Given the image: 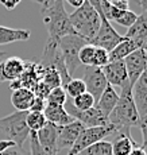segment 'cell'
Instances as JSON below:
<instances>
[{
    "label": "cell",
    "mask_w": 147,
    "mask_h": 155,
    "mask_svg": "<svg viewBox=\"0 0 147 155\" xmlns=\"http://www.w3.org/2000/svg\"><path fill=\"white\" fill-rule=\"evenodd\" d=\"M120 89L122 92L119 94V101L113 108V111L109 113L108 120L115 127L116 132L130 134V130L132 127H139L140 116L132 100L131 86L124 85Z\"/></svg>",
    "instance_id": "cell-1"
},
{
    "label": "cell",
    "mask_w": 147,
    "mask_h": 155,
    "mask_svg": "<svg viewBox=\"0 0 147 155\" xmlns=\"http://www.w3.org/2000/svg\"><path fill=\"white\" fill-rule=\"evenodd\" d=\"M42 16L49 31V39L53 42L57 43L66 35L76 34L70 25L69 14L65 10L64 0H55L50 7L42 8Z\"/></svg>",
    "instance_id": "cell-2"
},
{
    "label": "cell",
    "mask_w": 147,
    "mask_h": 155,
    "mask_svg": "<svg viewBox=\"0 0 147 155\" xmlns=\"http://www.w3.org/2000/svg\"><path fill=\"white\" fill-rule=\"evenodd\" d=\"M69 19H70V25L74 32L79 37L85 39L88 43L93 41L100 27V15L88 0H85L81 7L76 8L69 15Z\"/></svg>",
    "instance_id": "cell-3"
},
{
    "label": "cell",
    "mask_w": 147,
    "mask_h": 155,
    "mask_svg": "<svg viewBox=\"0 0 147 155\" xmlns=\"http://www.w3.org/2000/svg\"><path fill=\"white\" fill-rule=\"evenodd\" d=\"M88 43L85 39H82L77 34L66 35V37L61 38L57 42L58 50L61 53V57L64 59V64L68 69V73L72 78H81L82 71L85 66L80 64L79 61V51L82 46Z\"/></svg>",
    "instance_id": "cell-4"
},
{
    "label": "cell",
    "mask_w": 147,
    "mask_h": 155,
    "mask_svg": "<svg viewBox=\"0 0 147 155\" xmlns=\"http://www.w3.org/2000/svg\"><path fill=\"white\" fill-rule=\"evenodd\" d=\"M27 113L28 112L16 111L0 119V128L4 131L8 139L15 143L16 147H22L23 143L28 139L30 132H31L26 124Z\"/></svg>",
    "instance_id": "cell-5"
},
{
    "label": "cell",
    "mask_w": 147,
    "mask_h": 155,
    "mask_svg": "<svg viewBox=\"0 0 147 155\" xmlns=\"http://www.w3.org/2000/svg\"><path fill=\"white\" fill-rule=\"evenodd\" d=\"M116 134L115 127L112 124L105 127H89V128H84V131L80 134L79 139L76 140V143L73 144V147L69 150L68 155H80L81 151H84L85 148L91 147L92 144L97 142H101L107 138L108 135Z\"/></svg>",
    "instance_id": "cell-6"
},
{
    "label": "cell",
    "mask_w": 147,
    "mask_h": 155,
    "mask_svg": "<svg viewBox=\"0 0 147 155\" xmlns=\"http://www.w3.org/2000/svg\"><path fill=\"white\" fill-rule=\"evenodd\" d=\"M64 108L66 113L69 116L74 119V120L80 121L85 128H89V127H105V126H109V120H108L107 116H104L100 111L95 108H91L88 111H77L76 108L73 107L72 104V99H66L64 104Z\"/></svg>",
    "instance_id": "cell-7"
},
{
    "label": "cell",
    "mask_w": 147,
    "mask_h": 155,
    "mask_svg": "<svg viewBox=\"0 0 147 155\" xmlns=\"http://www.w3.org/2000/svg\"><path fill=\"white\" fill-rule=\"evenodd\" d=\"M122 39L123 37L112 27L109 20H107L103 15H100V27H99V31L96 34V37L93 38V41L89 45L96 47H101V49L107 50L109 53Z\"/></svg>",
    "instance_id": "cell-8"
},
{
    "label": "cell",
    "mask_w": 147,
    "mask_h": 155,
    "mask_svg": "<svg viewBox=\"0 0 147 155\" xmlns=\"http://www.w3.org/2000/svg\"><path fill=\"white\" fill-rule=\"evenodd\" d=\"M81 80L85 84L86 92L93 97L95 101L100 99L101 93H103L104 89L108 85L105 77L103 74V70L100 68H95V66H85V69L82 71V76H81Z\"/></svg>",
    "instance_id": "cell-9"
},
{
    "label": "cell",
    "mask_w": 147,
    "mask_h": 155,
    "mask_svg": "<svg viewBox=\"0 0 147 155\" xmlns=\"http://www.w3.org/2000/svg\"><path fill=\"white\" fill-rule=\"evenodd\" d=\"M123 61H124V66L127 70L128 84L132 89V85L136 82V80L142 76L143 71L147 70V53H145L142 49H136Z\"/></svg>",
    "instance_id": "cell-10"
},
{
    "label": "cell",
    "mask_w": 147,
    "mask_h": 155,
    "mask_svg": "<svg viewBox=\"0 0 147 155\" xmlns=\"http://www.w3.org/2000/svg\"><path fill=\"white\" fill-rule=\"evenodd\" d=\"M101 70H103V74L105 77L108 85L113 86V88L115 86L123 88L124 85H130L124 61H111L105 66L101 68Z\"/></svg>",
    "instance_id": "cell-11"
},
{
    "label": "cell",
    "mask_w": 147,
    "mask_h": 155,
    "mask_svg": "<svg viewBox=\"0 0 147 155\" xmlns=\"http://www.w3.org/2000/svg\"><path fill=\"white\" fill-rule=\"evenodd\" d=\"M84 127L80 121L74 120L73 123L68 124L65 127H61L58 134V139H57V150H64L68 148L70 150L73 147V144L76 143V140L79 139L80 134L84 131Z\"/></svg>",
    "instance_id": "cell-12"
},
{
    "label": "cell",
    "mask_w": 147,
    "mask_h": 155,
    "mask_svg": "<svg viewBox=\"0 0 147 155\" xmlns=\"http://www.w3.org/2000/svg\"><path fill=\"white\" fill-rule=\"evenodd\" d=\"M131 94L140 119L145 117L147 115V70L143 71L142 76L132 85Z\"/></svg>",
    "instance_id": "cell-13"
},
{
    "label": "cell",
    "mask_w": 147,
    "mask_h": 155,
    "mask_svg": "<svg viewBox=\"0 0 147 155\" xmlns=\"http://www.w3.org/2000/svg\"><path fill=\"white\" fill-rule=\"evenodd\" d=\"M59 130H61V127L47 121L45 124V127L37 132V139L39 142V144L53 155H57V153H58V150H57V139H58Z\"/></svg>",
    "instance_id": "cell-14"
},
{
    "label": "cell",
    "mask_w": 147,
    "mask_h": 155,
    "mask_svg": "<svg viewBox=\"0 0 147 155\" xmlns=\"http://www.w3.org/2000/svg\"><path fill=\"white\" fill-rule=\"evenodd\" d=\"M118 101H119V93L116 92V89L111 85H107V88L104 89V92L101 93L100 99L95 103V108L108 117L109 113L112 112L113 108L116 107Z\"/></svg>",
    "instance_id": "cell-15"
},
{
    "label": "cell",
    "mask_w": 147,
    "mask_h": 155,
    "mask_svg": "<svg viewBox=\"0 0 147 155\" xmlns=\"http://www.w3.org/2000/svg\"><path fill=\"white\" fill-rule=\"evenodd\" d=\"M43 115L46 117V121L55 124L58 127H65L74 121V119L66 113L64 107L53 105V104H46L43 109Z\"/></svg>",
    "instance_id": "cell-16"
},
{
    "label": "cell",
    "mask_w": 147,
    "mask_h": 155,
    "mask_svg": "<svg viewBox=\"0 0 147 155\" xmlns=\"http://www.w3.org/2000/svg\"><path fill=\"white\" fill-rule=\"evenodd\" d=\"M34 100V92L27 88H19L16 91H12V94H11V103L15 107V109L20 112H28L31 109Z\"/></svg>",
    "instance_id": "cell-17"
},
{
    "label": "cell",
    "mask_w": 147,
    "mask_h": 155,
    "mask_svg": "<svg viewBox=\"0 0 147 155\" xmlns=\"http://www.w3.org/2000/svg\"><path fill=\"white\" fill-rule=\"evenodd\" d=\"M146 37H147V10L142 11V14L138 15L134 25L130 28H127V32L124 35V38L132 39L138 45Z\"/></svg>",
    "instance_id": "cell-18"
},
{
    "label": "cell",
    "mask_w": 147,
    "mask_h": 155,
    "mask_svg": "<svg viewBox=\"0 0 147 155\" xmlns=\"http://www.w3.org/2000/svg\"><path fill=\"white\" fill-rule=\"evenodd\" d=\"M112 144V155H130V153L135 147H138L136 142L132 139L130 134L116 132V136Z\"/></svg>",
    "instance_id": "cell-19"
},
{
    "label": "cell",
    "mask_w": 147,
    "mask_h": 155,
    "mask_svg": "<svg viewBox=\"0 0 147 155\" xmlns=\"http://www.w3.org/2000/svg\"><path fill=\"white\" fill-rule=\"evenodd\" d=\"M3 64V73L7 81H14V80L20 78L26 68V62L23 59L18 58V57H10Z\"/></svg>",
    "instance_id": "cell-20"
},
{
    "label": "cell",
    "mask_w": 147,
    "mask_h": 155,
    "mask_svg": "<svg viewBox=\"0 0 147 155\" xmlns=\"http://www.w3.org/2000/svg\"><path fill=\"white\" fill-rule=\"evenodd\" d=\"M136 49H139V45L135 41L124 38L109 51V62L111 61H123L125 57H128L131 53H134Z\"/></svg>",
    "instance_id": "cell-21"
},
{
    "label": "cell",
    "mask_w": 147,
    "mask_h": 155,
    "mask_svg": "<svg viewBox=\"0 0 147 155\" xmlns=\"http://www.w3.org/2000/svg\"><path fill=\"white\" fill-rule=\"evenodd\" d=\"M31 37L28 30L22 28H11L5 26H0V45H8L19 41H27Z\"/></svg>",
    "instance_id": "cell-22"
},
{
    "label": "cell",
    "mask_w": 147,
    "mask_h": 155,
    "mask_svg": "<svg viewBox=\"0 0 147 155\" xmlns=\"http://www.w3.org/2000/svg\"><path fill=\"white\" fill-rule=\"evenodd\" d=\"M136 16L138 15L131 10H118L112 5L111 8V14H109V22L118 23V25L123 26V27H127L130 28L131 26L134 25V22L136 20Z\"/></svg>",
    "instance_id": "cell-23"
},
{
    "label": "cell",
    "mask_w": 147,
    "mask_h": 155,
    "mask_svg": "<svg viewBox=\"0 0 147 155\" xmlns=\"http://www.w3.org/2000/svg\"><path fill=\"white\" fill-rule=\"evenodd\" d=\"M46 117H45L43 112H34V111H28L26 117V124L28 127V130L31 132H38L39 130L45 127L46 124Z\"/></svg>",
    "instance_id": "cell-24"
},
{
    "label": "cell",
    "mask_w": 147,
    "mask_h": 155,
    "mask_svg": "<svg viewBox=\"0 0 147 155\" xmlns=\"http://www.w3.org/2000/svg\"><path fill=\"white\" fill-rule=\"evenodd\" d=\"M42 82L52 91L54 88L61 86V77H59L58 71L54 69L53 66L43 68V73H42Z\"/></svg>",
    "instance_id": "cell-25"
},
{
    "label": "cell",
    "mask_w": 147,
    "mask_h": 155,
    "mask_svg": "<svg viewBox=\"0 0 147 155\" xmlns=\"http://www.w3.org/2000/svg\"><path fill=\"white\" fill-rule=\"evenodd\" d=\"M80 155H112V144L107 140L97 142L91 147L81 151Z\"/></svg>",
    "instance_id": "cell-26"
},
{
    "label": "cell",
    "mask_w": 147,
    "mask_h": 155,
    "mask_svg": "<svg viewBox=\"0 0 147 155\" xmlns=\"http://www.w3.org/2000/svg\"><path fill=\"white\" fill-rule=\"evenodd\" d=\"M64 89L66 92V96L69 99H76L77 96H80V94L86 92L85 84H84V81L81 78H72V81Z\"/></svg>",
    "instance_id": "cell-27"
},
{
    "label": "cell",
    "mask_w": 147,
    "mask_h": 155,
    "mask_svg": "<svg viewBox=\"0 0 147 155\" xmlns=\"http://www.w3.org/2000/svg\"><path fill=\"white\" fill-rule=\"evenodd\" d=\"M95 103H96L95 99L88 93V92L77 96L76 99H72V104H73V107L77 109V111H88V109L93 108Z\"/></svg>",
    "instance_id": "cell-28"
},
{
    "label": "cell",
    "mask_w": 147,
    "mask_h": 155,
    "mask_svg": "<svg viewBox=\"0 0 147 155\" xmlns=\"http://www.w3.org/2000/svg\"><path fill=\"white\" fill-rule=\"evenodd\" d=\"M66 99H68V96H66L65 89L62 88V86H58V88H54L49 92V94H47V97H46V104L64 107Z\"/></svg>",
    "instance_id": "cell-29"
},
{
    "label": "cell",
    "mask_w": 147,
    "mask_h": 155,
    "mask_svg": "<svg viewBox=\"0 0 147 155\" xmlns=\"http://www.w3.org/2000/svg\"><path fill=\"white\" fill-rule=\"evenodd\" d=\"M93 54H95V46L86 43L82 46L79 51V61L82 66H92L93 64Z\"/></svg>",
    "instance_id": "cell-30"
},
{
    "label": "cell",
    "mask_w": 147,
    "mask_h": 155,
    "mask_svg": "<svg viewBox=\"0 0 147 155\" xmlns=\"http://www.w3.org/2000/svg\"><path fill=\"white\" fill-rule=\"evenodd\" d=\"M28 140H30V155H53L39 144V142L37 139V132H30Z\"/></svg>",
    "instance_id": "cell-31"
},
{
    "label": "cell",
    "mask_w": 147,
    "mask_h": 155,
    "mask_svg": "<svg viewBox=\"0 0 147 155\" xmlns=\"http://www.w3.org/2000/svg\"><path fill=\"white\" fill-rule=\"evenodd\" d=\"M109 62V53L107 50L101 49V47H96L95 46V54H93V64L92 66L95 68H103Z\"/></svg>",
    "instance_id": "cell-32"
},
{
    "label": "cell",
    "mask_w": 147,
    "mask_h": 155,
    "mask_svg": "<svg viewBox=\"0 0 147 155\" xmlns=\"http://www.w3.org/2000/svg\"><path fill=\"white\" fill-rule=\"evenodd\" d=\"M139 128H140V131H142V136H143L142 148L146 151V154H147V115L145 116V117L140 119Z\"/></svg>",
    "instance_id": "cell-33"
},
{
    "label": "cell",
    "mask_w": 147,
    "mask_h": 155,
    "mask_svg": "<svg viewBox=\"0 0 147 155\" xmlns=\"http://www.w3.org/2000/svg\"><path fill=\"white\" fill-rule=\"evenodd\" d=\"M45 107H46V100L41 99V97H35L34 103H32V107L30 111H34V112H43Z\"/></svg>",
    "instance_id": "cell-34"
},
{
    "label": "cell",
    "mask_w": 147,
    "mask_h": 155,
    "mask_svg": "<svg viewBox=\"0 0 147 155\" xmlns=\"http://www.w3.org/2000/svg\"><path fill=\"white\" fill-rule=\"evenodd\" d=\"M111 5H113L118 10H130L128 5H130V0H108Z\"/></svg>",
    "instance_id": "cell-35"
},
{
    "label": "cell",
    "mask_w": 147,
    "mask_h": 155,
    "mask_svg": "<svg viewBox=\"0 0 147 155\" xmlns=\"http://www.w3.org/2000/svg\"><path fill=\"white\" fill-rule=\"evenodd\" d=\"M20 2H22V0H0V4L4 5L8 11H11V10H14Z\"/></svg>",
    "instance_id": "cell-36"
},
{
    "label": "cell",
    "mask_w": 147,
    "mask_h": 155,
    "mask_svg": "<svg viewBox=\"0 0 147 155\" xmlns=\"http://www.w3.org/2000/svg\"><path fill=\"white\" fill-rule=\"evenodd\" d=\"M12 147H15V143L12 140H10V139H3V140H0V153H4L8 148H12Z\"/></svg>",
    "instance_id": "cell-37"
},
{
    "label": "cell",
    "mask_w": 147,
    "mask_h": 155,
    "mask_svg": "<svg viewBox=\"0 0 147 155\" xmlns=\"http://www.w3.org/2000/svg\"><path fill=\"white\" fill-rule=\"evenodd\" d=\"M0 155H25L22 153V150H20V147H12V148H8L7 151H4V153H0Z\"/></svg>",
    "instance_id": "cell-38"
},
{
    "label": "cell",
    "mask_w": 147,
    "mask_h": 155,
    "mask_svg": "<svg viewBox=\"0 0 147 155\" xmlns=\"http://www.w3.org/2000/svg\"><path fill=\"white\" fill-rule=\"evenodd\" d=\"M10 88L11 91H16V89L22 88V82H20V80H14V81H10Z\"/></svg>",
    "instance_id": "cell-39"
},
{
    "label": "cell",
    "mask_w": 147,
    "mask_h": 155,
    "mask_svg": "<svg viewBox=\"0 0 147 155\" xmlns=\"http://www.w3.org/2000/svg\"><path fill=\"white\" fill-rule=\"evenodd\" d=\"M64 2H65V0H64ZM66 2L72 5V7L79 8V7H81V5L84 4V2H85V0H66Z\"/></svg>",
    "instance_id": "cell-40"
},
{
    "label": "cell",
    "mask_w": 147,
    "mask_h": 155,
    "mask_svg": "<svg viewBox=\"0 0 147 155\" xmlns=\"http://www.w3.org/2000/svg\"><path fill=\"white\" fill-rule=\"evenodd\" d=\"M130 155H147V154H146V151L140 147V146H138V147H135L134 150L131 151Z\"/></svg>",
    "instance_id": "cell-41"
},
{
    "label": "cell",
    "mask_w": 147,
    "mask_h": 155,
    "mask_svg": "<svg viewBox=\"0 0 147 155\" xmlns=\"http://www.w3.org/2000/svg\"><path fill=\"white\" fill-rule=\"evenodd\" d=\"M139 49H142L145 53H147V37L139 42Z\"/></svg>",
    "instance_id": "cell-42"
},
{
    "label": "cell",
    "mask_w": 147,
    "mask_h": 155,
    "mask_svg": "<svg viewBox=\"0 0 147 155\" xmlns=\"http://www.w3.org/2000/svg\"><path fill=\"white\" fill-rule=\"evenodd\" d=\"M136 3L139 4V7L142 8V11L147 10V0H136Z\"/></svg>",
    "instance_id": "cell-43"
},
{
    "label": "cell",
    "mask_w": 147,
    "mask_h": 155,
    "mask_svg": "<svg viewBox=\"0 0 147 155\" xmlns=\"http://www.w3.org/2000/svg\"><path fill=\"white\" fill-rule=\"evenodd\" d=\"M7 80H5L4 77V73H3V64L0 62V82H5Z\"/></svg>",
    "instance_id": "cell-44"
},
{
    "label": "cell",
    "mask_w": 147,
    "mask_h": 155,
    "mask_svg": "<svg viewBox=\"0 0 147 155\" xmlns=\"http://www.w3.org/2000/svg\"><path fill=\"white\" fill-rule=\"evenodd\" d=\"M2 57H5V53L4 51H0V58H2Z\"/></svg>",
    "instance_id": "cell-45"
},
{
    "label": "cell",
    "mask_w": 147,
    "mask_h": 155,
    "mask_svg": "<svg viewBox=\"0 0 147 155\" xmlns=\"http://www.w3.org/2000/svg\"><path fill=\"white\" fill-rule=\"evenodd\" d=\"M37 2H38V0H37Z\"/></svg>",
    "instance_id": "cell-46"
}]
</instances>
